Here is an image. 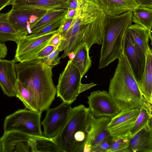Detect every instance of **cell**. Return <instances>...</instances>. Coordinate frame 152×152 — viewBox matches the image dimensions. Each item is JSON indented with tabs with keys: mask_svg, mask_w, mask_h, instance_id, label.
Listing matches in <instances>:
<instances>
[{
	"mask_svg": "<svg viewBox=\"0 0 152 152\" xmlns=\"http://www.w3.org/2000/svg\"><path fill=\"white\" fill-rule=\"evenodd\" d=\"M12 0H0V11L3 8L11 5Z\"/></svg>",
	"mask_w": 152,
	"mask_h": 152,
	"instance_id": "39",
	"label": "cell"
},
{
	"mask_svg": "<svg viewBox=\"0 0 152 152\" xmlns=\"http://www.w3.org/2000/svg\"><path fill=\"white\" fill-rule=\"evenodd\" d=\"M132 21L146 29L151 34L152 8L139 6L132 12Z\"/></svg>",
	"mask_w": 152,
	"mask_h": 152,
	"instance_id": "25",
	"label": "cell"
},
{
	"mask_svg": "<svg viewBox=\"0 0 152 152\" xmlns=\"http://www.w3.org/2000/svg\"><path fill=\"white\" fill-rule=\"evenodd\" d=\"M58 31L56 30L44 35L31 37L27 35L21 36L16 43L17 48L14 60L20 62L37 59L39 53L47 45L48 41Z\"/></svg>",
	"mask_w": 152,
	"mask_h": 152,
	"instance_id": "7",
	"label": "cell"
},
{
	"mask_svg": "<svg viewBox=\"0 0 152 152\" xmlns=\"http://www.w3.org/2000/svg\"><path fill=\"white\" fill-rule=\"evenodd\" d=\"M132 12L118 16L106 15L104 23L99 69L104 68L118 59L123 52L125 36L132 24Z\"/></svg>",
	"mask_w": 152,
	"mask_h": 152,
	"instance_id": "3",
	"label": "cell"
},
{
	"mask_svg": "<svg viewBox=\"0 0 152 152\" xmlns=\"http://www.w3.org/2000/svg\"><path fill=\"white\" fill-rule=\"evenodd\" d=\"M128 29L135 42L145 54L149 47V39L151 40V34L146 29L136 24H132Z\"/></svg>",
	"mask_w": 152,
	"mask_h": 152,
	"instance_id": "24",
	"label": "cell"
},
{
	"mask_svg": "<svg viewBox=\"0 0 152 152\" xmlns=\"http://www.w3.org/2000/svg\"><path fill=\"white\" fill-rule=\"evenodd\" d=\"M66 4L67 9L70 8L76 9L77 6V0H66Z\"/></svg>",
	"mask_w": 152,
	"mask_h": 152,
	"instance_id": "38",
	"label": "cell"
},
{
	"mask_svg": "<svg viewBox=\"0 0 152 152\" xmlns=\"http://www.w3.org/2000/svg\"><path fill=\"white\" fill-rule=\"evenodd\" d=\"M140 112L138 109L120 111L111 118L107 129L112 140L117 138H130V134Z\"/></svg>",
	"mask_w": 152,
	"mask_h": 152,
	"instance_id": "10",
	"label": "cell"
},
{
	"mask_svg": "<svg viewBox=\"0 0 152 152\" xmlns=\"http://www.w3.org/2000/svg\"><path fill=\"white\" fill-rule=\"evenodd\" d=\"M149 103L140 109L134 126L131 131L130 138H131L142 129L152 124V105Z\"/></svg>",
	"mask_w": 152,
	"mask_h": 152,
	"instance_id": "26",
	"label": "cell"
},
{
	"mask_svg": "<svg viewBox=\"0 0 152 152\" xmlns=\"http://www.w3.org/2000/svg\"><path fill=\"white\" fill-rule=\"evenodd\" d=\"M72 20L73 19H66L64 17L63 18L60 26L57 29L58 31V32L63 37L69 29Z\"/></svg>",
	"mask_w": 152,
	"mask_h": 152,
	"instance_id": "31",
	"label": "cell"
},
{
	"mask_svg": "<svg viewBox=\"0 0 152 152\" xmlns=\"http://www.w3.org/2000/svg\"><path fill=\"white\" fill-rule=\"evenodd\" d=\"M42 112L26 109L18 110L7 116L4 120V132L17 131L30 136L42 137L41 118Z\"/></svg>",
	"mask_w": 152,
	"mask_h": 152,
	"instance_id": "6",
	"label": "cell"
},
{
	"mask_svg": "<svg viewBox=\"0 0 152 152\" xmlns=\"http://www.w3.org/2000/svg\"><path fill=\"white\" fill-rule=\"evenodd\" d=\"M82 78L79 71L69 59L60 74L56 88L57 96L63 102L71 104L80 93L96 85L94 83L82 84Z\"/></svg>",
	"mask_w": 152,
	"mask_h": 152,
	"instance_id": "5",
	"label": "cell"
},
{
	"mask_svg": "<svg viewBox=\"0 0 152 152\" xmlns=\"http://www.w3.org/2000/svg\"><path fill=\"white\" fill-rule=\"evenodd\" d=\"M33 137L19 131L4 132L0 139L2 152H31L29 141Z\"/></svg>",
	"mask_w": 152,
	"mask_h": 152,
	"instance_id": "14",
	"label": "cell"
},
{
	"mask_svg": "<svg viewBox=\"0 0 152 152\" xmlns=\"http://www.w3.org/2000/svg\"><path fill=\"white\" fill-rule=\"evenodd\" d=\"M64 17H61L27 35L29 37H36L52 32L56 30L59 27Z\"/></svg>",
	"mask_w": 152,
	"mask_h": 152,
	"instance_id": "28",
	"label": "cell"
},
{
	"mask_svg": "<svg viewBox=\"0 0 152 152\" xmlns=\"http://www.w3.org/2000/svg\"><path fill=\"white\" fill-rule=\"evenodd\" d=\"M104 14L110 17L125 12H134L140 5L134 0H98Z\"/></svg>",
	"mask_w": 152,
	"mask_h": 152,
	"instance_id": "17",
	"label": "cell"
},
{
	"mask_svg": "<svg viewBox=\"0 0 152 152\" xmlns=\"http://www.w3.org/2000/svg\"><path fill=\"white\" fill-rule=\"evenodd\" d=\"M67 11V9H65L48 10L47 13L31 27V33L61 17H64Z\"/></svg>",
	"mask_w": 152,
	"mask_h": 152,
	"instance_id": "27",
	"label": "cell"
},
{
	"mask_svg": "<svg viewBox=\"0 0 152 152\" xmlns=\"http://www.w3.org/2000/svg\"><path fill=\"white\" fill-rule=\"evenodd\" d=\"M7 48L4 43L0 41V60L4 58L7 53Z\"/></svg>",
	"mask_w": 152,
	"mask_h": 152,
	"instance_id": "35",
	"label": "cell"
},
{
	"mask_svg": "<svg viewBox=\"0 0 152 152\" xmlns=\"http://www.w3.org/2000/svg\"><path fill=\"white\" fill-rule=\"evenodd\" d=\"M16 97L22 102L27 109L35 112H40L33 91L18 80L16 84Z\"/></svg>",
	"mask_w": 152,
	"mask_h": 152,
	"instance_id": "23",
	"label": "cell"
},
{
	"mask_svg": "<svg viewBox=\"0 0 152 152\" xmlns=\"http://www.w3.org/2000/svg\"><path fill=\"white\" fill-rule=\"evenodd\" d=\"M57 49L58 48L51 45L46 46L39 53L37 59H42Z\"/></svg>",
	"mask_w": 152,
	"mask_h": 152,
	"instance_id": "34",
	"label": "cell"
},
{
	"mask_svg": "<svg viewBox=\"0 0 152 152\" xmlns=\"http://www.w3.org/2000/svg\"><path fill=\"white\" fill-rule=\"evenodd\" d=\"M72 108L71 104L63 102L58 106L48 109L41 123L43 127V136L54 138L66 123Z\"/></svg>",
	"mask_w": 152,
	"mask_h": 152,
	"instance_id": "9",
	"label": "cell"
},
{
	"mask_svg": "<svg viewBox=\"0 0 152 152\" xmlns=\"http://www.w3.org/2000/svg\"><path fill=\"white\" fill-rule=\"evenodd\" d=\"M48 10L19 9L9 12V18L12 27L22 36L31 33L30 28L39 20Z\"/></svg>",
	"mask_w": 152,
	"mask_h": 152,
	"instance_id": "11",
	"label": "cell"
},
{
	"mask_svg": "<svg viewBox=\"0 0 152 152\" xmlns=\"http://www.w3.org/2000/svg\"><path fill=\"white\" fill-rule=\"evenodd\" d=\"M63 37V36L58 32L53 35L48 41L46 46L51 45L58 48Z\"/></svg>",
	"mask_w": 152,
	"mask_h": 152,
	"instance_id": "33",
	"label": "cell"
},
{
	"mask_svg": "<svg viewBox=\"0 0 152 152\" xmlns=\"http://www.w3.org/2000/svg\"><path fill=\"white\" fill-rule=\"evenodd\" d=\"M123 51L138 84L144 69L145 54L135 42L128 29L125 36Z\"/></svg>",
	"mask_w": 152,
	"mask_h": 152,
	"instance_id": "13",
	"label": "cell"
},
{
	"mask_svg": "<svg viewBox=\"0 0 152 152\" xmlns=\"http://www.w3.org/2000/svg\"><path fill=\"white\" fill-rule=\"evenodd\" d=\"M60 52L58 48L42 59L43 62L47 65L52 68L57 65L61 62L60 60L61 57L58 56Z\"/></svg>",
	"mask_w": 152,
	"mask_h": 152,
	"instance_id": "30",
	"label": "cell"
},
{
	"mask_svg": "<svg viewBox=\"0 0 152 152\" xmlns=\"http://www.w3.org/2000/svg\"><path fill=\"white\" fill-rule=\"evenodd\" d=\"M146 61L141 80L138 84L141 93L147 102L152 104V51L150 47L145 53Z\"/></svg>",
	"mask_w": 152,
	"mask_h": 152,
	"instance_id": "18",
	"label": "cell"
},
{
	"mask_svg": "<svg viewBox=\"0 0 152 152\" xmlns=\"http://www.w3.org/2000/svg\"><path fill=\"white\" fill-rule=\"evenodd\" d=\"M2 146L1 144L0 141V152H2Z\"/></svg>",
	"mask_w": 152,
	"mask_h": 152,
	"instance_id": "40",
	"label": "cell"
},
{
	"mask_svg": "<svg viewBox=\"0 0 152 152\" xmlns=\"http://www.w3.org/2000/svg\"><path fill=\"white\" fill-rule=\"evenodd\" d=\"M112 141V137L104 141L96 148L94 152H107Z\"/></svg>",
	"mask_w": 152,
	"mask_h": 152,
	"instance_id": "32",
	"label": "cell"
},
{
	"mask_svg": "<svg viewBox=\"0 0 152 152\" xmlns=\"http://www.w3.org/2000/svg\"><path fill=\"white\" fill-rule=\"evenodd\" d=\"M130 138H117L113 140L107 152H129Z\"/></svg>",
	"mask_w": 152,
	"mask_h": 152,
	"instance_id": "29",
	"label": "cell"
},
{
	"mask_svg": "<svg viewBox=\"0 0 152 152\" xmlns=\"http://www.w3.org/2000/svg\"><path fill=\"white\" fill-rule=\"evenodd\" d=\"M76 9L68 8L64 17L67 19H73L76 13Z\"/></svg>",
	"mask_w": 152,
	"mask_h": 152,
	"instance_id": "37",
	"label": "cell"
},
{
	"mask_svg": "<svg viewBox=\"0 0 152 152\" xmlns=\"http://www.w3.org/2000/svg\"><path fill=\"white\" fill-rule=\"evenodd\" d=\"M129 152H152V126L145 127L129 139Z\"/></svg>",
	"mask_w": 152,
	"mask_h": 152,
	"instance_id": "19",
	"label": "cell"
},
{
	"mask_svg": "<svg viewBox=\"0 0 152 152\" xmlns=\"http://www.w3.org/2000/svg\"><path fill=\"white\" fill-rule=\"evenodd\" d=\"M110 79L108 93L118 109H140L148 103L141 94L138 85L124 52Z\"/></svg>",
	"mask_w": 152,
	"mask_h": 152,
	"instance_id": "2",
	"label": "cell"
},
{
	"mask_svg": "<svg viewBox=\"0 0 152 152\" xmlns=\"http://www.w3.org/2000/svg\"><path fill=\"white\" fill-rule=\"evenodd\" d=\"M29 144L32 152H61L53 138L44 136L31 138Z\"/></svg>",
	"mask_w": 152,
	"mask_h": 152,
	"instance_id": "22",
	"label": "cell"
},
{
	"mask_svg": "<svg viewBox=\"0 0 152 152\" xmlns=\"http://www.w3.org/2000/svg\"><path fill=\"white\" fill-rule=\"evenodd\" d=\"M110 120V118L106 116L95 117L90 112L88 135L82 152H94L102 142L112 137L107 129Z\"/></svg>",
	"mask_w": 152,
	"mask_h": 152,
	"instance_id": "8",
	"label": "cell"
},
{
	"mask_svg": "<svg viewBox=\"0 0 152 152\" xmlns=\"http://www.w3.org/2000/svg\"><path fill=\"white\" fill-rule=\"evenodd\" d=\"M90 112L82 104L72 108L66 123L53 138L61 152H82L88 135Z\"/></svg>",
	"mask_w": 152,
	"mask_h": 152,
	"instance_id": "4",
	"label": "cell"
},
{
	"mask_svg": "<svg viewBox=\"0 0 152 152\" xmlns=\"http://www.w3.org/2000/svg\"><path fill=\"white\" fill-rule=\"evenodd\" d=\"M14 59L0 60V86L5 95L16 96L17 77Z\"/></svg>",
	"mask_w": 152,
	"mask_h": 152,
	"instance_id": "15",
	"label": "cell"
},
{
	"mask_svg": "<svg viewBox=\"0 0 152 152\" xmlns=\"http://www.w3.org/2000/svg\"><path fill=\"white\" fill-rule=\"evenodd\" d=\"M87 98L88 108L95 117L106 116L111 118L120 112L106 91H93Z\"/></svg>",
	"mask_w": 152,
	"mask_h": 152,
	"instance_id": "12",
	"label": "cell"
},
{
	"mask_svg": "<svg viewBox=\"0 0 152 152\" xmlns=\"http://www.w3.org/2000/svg\"><path fill=\"white\" fill-rule=\"evenodd\" d=\"M89 50L87 45L83 44L74 53H72L73 56L70 59L71 63L79 71L82 78L92 65V62L89 55Z\"/></svg>",
	"mask_w": 152,
	"mask_h": 152,
	"instance_id": "20",
	"label": "cell"
},
{
	"mask_svg": "<svg viewBox=\"0 0 152 152\" xmlns=\"http://www.w3.org/2000/svg\"><path fill=\"white\" fill-rule=\"evenodd\" d=\"M66 0H12V10L34 9L49 10L67 9Z\"/></svg>",
	"mask_w": 152,
	"mask_h": 152,
	"instance_id": "16",
	"label": "cell"
},
{
	"mask_svg": "<svg viewBox=\"0 0 152 152\" xmlns=\"http://www.w3.org/2000/svg\"><path fill=\"white\" fill-rule=\"evenodd\" d=\"M15 67L18 80L33 92L39 111H47L56 94L52 68L40 59L15 64Z\"/></svg>",
	"mask_w": 152,
	"mask_h": 152,
	"instance_id": "1",
	"label": "cell"
},
{
	"mask_svg": "<svg viewBox=\"0 0 152 152\" xmlns=\"http://www.w3.org/2000/svg\"><path fill=\"white\" fill-rule=\"evenodd\" d=\"M140 6L152 8V0H134Z\"/></svg>",
	"mask_w": 152,
	"mask_h": 152,
	"instance_id": "36",
	"label": "cell"
},
{
	"mask_svg": "<svg viewBox=\"0 0 152 152\" xmlns=\"http://www.w3.org/2000/svg\"><path fill=\"white\" fill-rule=\"evenodd\" d=\"M9 12L0 13V41H12L16 43L22 36L12 26L9 18Z\"/></svg>",
	"mask_w": 152,
	"mask_h": 152,
	"instance_id": "21",
	"label": "cell"
}]
</instances>
